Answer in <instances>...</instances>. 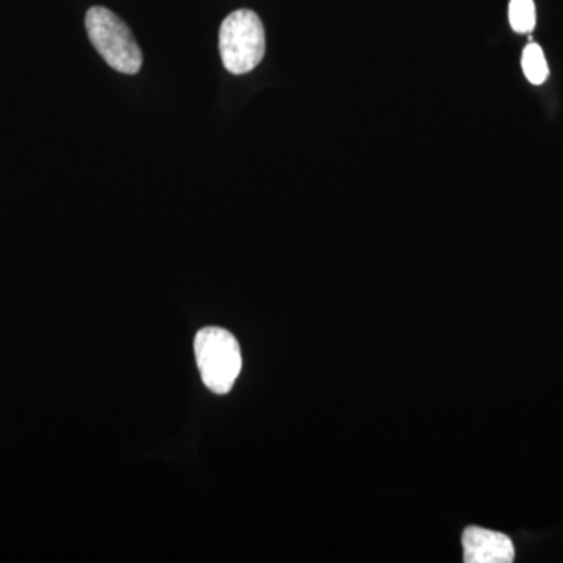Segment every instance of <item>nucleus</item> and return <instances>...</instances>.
<instances>
[{
  "label": "nucleus",
  "mask_w": 563,
  "mask_h": 563,
  "mask_svg": "<svg viewBox=\"0 0 563 563\" xmlns=\"http://www.w3.org/2000/svg\"><path fill=\"white\" fill-rule=\"evenodd\" d=\"M463 561L466 563H510L515 561L512 540L503 532L472 526L462 536Z\"/></svg>",
  "instance_id": "obj_4"
},
{
  "label": "nucleus",
  "mask_w": 563,
  "mask_h": 563,
  "mask_svg": "<svg viewBox=\"0 0 563 563\" xmlns=\"http://www.w3.org/2000/svg\"><path fill=\"white\" fill-rule=\"evenodd\" d=\"M85 27L92 46L102 55L107 65L118 73H140L143 66V54L131 29L120 16L106 7H91L85 16Z\"/></svg>",
  "instance_id": "obj_2"
},
{
  "label": "nucleus",
  "mask_w": 563,
  "mask_h": 563,
  "mask_svg": "<svg viewBox=\"0 0 563 563\" xmlns=\"http://www.w3.org/2000/svg\"><path fill=\"white\" fill-rule=\"evenodd\" d=\"M265 51V29L257 13L236 10L222 21L220 54L229 73L235 76L251 73L261 65Z\"/></svg>",
  "instance_id": "obj_3"
},
{
  "label": "nucleus",
  "mask_w": 563,
  "mask_h": 563,
  "mask_svg": "<svg viewBox=\"0 0 563 563\" xmlns=\"http://www.w3.org/2000/svg\"><path fill=\"white\" fill-rule=\"evenodd\" d=\"M195 355L203 385L217 395H228L243 366L235 336L214 325L203 328L195 336Z\"/></svg>",
  "instance_id": "obj_1"
},
{
  "label": "nucleus",
  "mask_w": 563,
  "mask_h": 563,
  "mask_svg": "<svg viewBox=\"0 0 563 563\" xmlns=\"http://www.w3.org/2000/svg\"><path fill=\"white\" fill-rule=\"evenodd\" d=\"M510 25L517 33H529L536 27V5L533 0H510Z\"/></svg>",
  "instance_id": "obj_6"
},
{
  "label": "nucleus",
  "mask_w": 563,
  "mask_h": 563,
  "mask_svg": "<svg viewBox=\"0 0 563 563\" xmlns=\"http://www.w3.org/2000/svg\"><path fill=\"white\" fill-rule=\"evenodd\" d=\"M521 65H523L525 76L533 85L544 84L548 76H550L547 58H544L542 47L539 44L531 43L526 46Z\"/></svg>",
  "instance_id": "obj_5"
}]
</instances>
